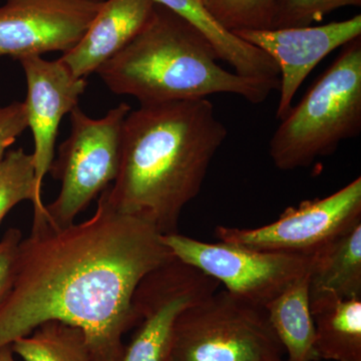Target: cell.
<instances>
[{"instance_id": "9c48e42d", "label": "cell", "mask_w": 361, "mask_h": 361, "mask_svg": "<svg viewBox=\"0 0 361 361\" xmlns=\"http://www.w3.org/2000/svg\"><path fill=\"white\" fill-rule=\"evenodd\" d=\"M219 282L178 258L142 278L133 297L137 330L127 361H169L178 318L218 290Z\"/></svg>"}, {"instance_id": "d4e9b609", "label": "cell", "mask_w": 361, "mask_h": 361, "mask_svg": "<svg viewBox=\"0 0 361 361\" xmlns=\"http://www.w3.org/2000/svg\"><path fill=\"white\" fill-rule=\"evenodd\" d=\"M274 361H287V360H284L283 358H280V360H274Z\"/></svg>"}, {"instance_id": "ffe728a7", "label": "cell", "mask_w": 361, "mask_h": 361, "mask_svg": "<svg viewBox=\"0 0 361 361\" xmlns=\"http://www.w3.org/2000/svg\"><path fill=\"white\" fill-rule=\"evenodd\" d=\"M209 13L230 32L271 30L275 0H201Z\"/></svg>"}, {"instance_id": "4fadbf2b", "label": "cell", "mask_w": 361, "mask_h": 361, "mask_svg": "<svg viewBox=\"0 0 361 361\" xmlns=\"http://www.w3.org/2000/svg\"><path fill=\"white\" fill-rule=\"evenodd\" d=\"M155 6L154 0H104L82 39L59 59L73 75L87 78L144 30Z\"/></svg>"}, {"instance_id": "d6986e66", "label": "cell", "mask_w": 361, "mask_h": 361, "mask_svg": "<svg viewBox=\"0 0 361 361\" xmlns=\"http://www.w3.org/2000/svg\"><path fill=\"white\" fill-rule=\"evenodd\" d=\"M42 194L37 188L32 154H26L23 148L7 151L0 161V223L25 201L32 203L33 221L45 219Z\"/></svg>"}, {"instance_id": "cb8c5ba5", "label": "cell", "mask_w": 361, "mask_h": 361, "mask_svg": "<svg viewBox=\"0 0 361 361\" xmlns=\"http://www.w3.org/2000/svg\"><path fill=\"white\" fill-rule=\"evenodd\" d=\"M0 361H16L14 353L11 345L4 346L0 348Z\"/></svg>"}, {"instance_id": "5b68a950", "label": "cell", "mask_w": 361, "mask_h": 361, "mask_svg": "<svg viewBox=\"0 0 361 361\" xmlns=\"http://www.w3.org/2000/svg\"><path fill=\"white\" fill-rule=\"evenodd\" d=\"M283 353L263 308L217 290L178 318L169 361H274Z\"/></svg>"}, {"instance_id": "6da1fadb", "label": "cell", "mask_w": 361, "mask_h": 361, "mask_svg": "<svg viewBox=\"0 0 361 361\" xmlns=\"http://www.w3.org/2000/svg\"><path fill=\"white\" fill-rule=\"evenodd\" d=\"M106 190L78 224L33 221L0 302V348L56 320L84 330L92 360L122 361L123 336L137 324V285L175 256L153 223L116 210Z\"/></svg>"}, {"instance_id": "ba28073f", "label": "cell", "mask_w": 361, "mask_h": 361, "mask_svg": "<svg viewBox=\"0 0 361 361\" xmlns=\"http://www.w3.org/2000/svg\"><path fill=\"white\" fill-rule=\"evenodd\" d=\"M361 223V177L336 193L289 207L271 224L255 228L218 226L220 242L252 250L312 256Z\"/></svg>"}, {"instance_id": "8fae6325", "label": "cell", "mask_w": 361, "mask_h": 361, "mask_svg": "<svg viewBox=\"0 0 361 361\" xmlns=\"http://www.w3.org/2000/svg\"><path fill=\"white\" fill-rule=\"evenodd\" d=\"M233 33L276 63L280 73L276 116L282 121L293 106L297 90L315 66L332 51L361 37V16L323 25Z\"/></svg>"}, {"instance_id": "7c38bea8", "label": "cell", "mask_w": 361, "mask_h": 361, "mask_svg": "<svg viewBox=\"0 0 361 361\" xmlns=\"http://www.w3.org/2000/svg\"><path fill=\"white\" fill-rule=\"evenodd\" d=\"M25 73L27 94L25 104L27 128L32 133L33 163L37 188L44 193V180L54 160V147L63 116L77 108L87 82L77 78L61 61L42 56L18 59Z\"/></svg>"}, {"instance_id": "e0dca14e", "label": "cell", "mask_w": 361, "mask_h": 361, "mask_svg": "<svg viewBox=\"0 0 361 361\" xmlns=\"http://www.w3.org/2000/svg\"><path fill=\"white\" fill-rule=\"evenodd\" d=\"M318 360L361 361V299L310 300Z\"/></svg>"}, {"instance_id": "30bf717a", "label": "cell", "mask_w": 361, "mask_h": 361, "mask_svg": "<svg viewBox=\"0 0 361 361\" xmlns=\"http://www.w3.org/2000/svg\"><path fill=\"white\" fill-rule=\"evenodd\" d=\"M104 0H6L0 6V58L71 51Z\"/></svg>"}, {"instance_id": "ac0fdd59", "label": "cell", "mask_w": 361, "mask_h": 361, "mask_svg": "<svg viewBox=\"0 0 361 361\" xmlns=\"http://www.w3.org/2000/svg\"><path fill=\"white\" fill-rule=\"evenodd\" d=\"M23 361H94L84 330L61 322H47L11 344Z\"/></svg>"}, {"instance_id": "7402d4cb", "label": "cell", "mask_w": 361, "mask_h": 361, "mask_svg": "<svg viewBox=\"0 0 361 361\" xmlns=\"http://www.w3.org/2000/svg\"><path fill=\"white\" fill-rule=\"evenodd\" d=\"M27 129L25 104L23 102L0 106V161L9 147Z\"/></svg>"}, {"instance_id": "2e32d148", "label": "cell", "mask_w": 361, "mask_h": 361, "mask_svg": "<svg viewBox=\"0 0 361 361\" xmlns=\"http://www.w3.org/2000/svg\"><path fill=\"white\" fill-rule=\"evenodd\" d=\"M287 361H319L310 301V271L289 285L264 308Z\"/></svg>"}, {"instance_id": "3957f363", "label": "cell", "mask_w": 361, "mask_h": 361, "mask_svg": "<svg viewBox=\"0 0 361 361\" xmlns=\"http://www.w3.org/2000/svg\"><path fill=\"white\" fill-rule=\"evenodd\" d=\"M215 49L191 23L157 4L151 20L97 75L114 94L140 104L207 99L231 94L262 104L279 82L242 77L223 68Z\"/></svg>"}, {"instance_id": "44dd1931", "label": "cell", "mask_w": 361, "mask_h": 361, "mask_svg": "<svg viewBox=\"0 0 361 361\" xmlns=\"http://www.w3.org/2000/svg\"><path fill=\"white\" fill-rule=\"evenodd\" d=\"M348 6L360 7L361 0H275L271 30L310 26L332 11Z\"/></svg>"}, {"instance_id": "7a4b0ae2", "label": "cell", "mask_w": 361, "mask_h": 361, "mask_svg": "<svg viewBox=\"0 0 361 361\" xmlns=\"http://www.w3.org/2000/svg\"><path fill=\"white\" fill-rule=\"evenodd\" d=\"M228 132L208 99L140 104L123 128L118 177L106 188L120 212L178 233L185 207L200 193Z\"/></svg>"}, {"instance_id": "5bb4252c", "label": "cell", "mask_w": 361, "mask_h": 361, "mask_svg": "<svg viewBox=\"0 0 361 361\" xmlns=\"http://www.w3.org/2000/svg\"><path fill=\"white\" fill-rule=\"evenodd\" d=\"M195 26L212 44L220 61L232 66L242 77L279 82L276 63L234 33L228 32L209 13L201 0H154Z\"/></svg>"}, {"instance_id": "603a6c76", "label": "cell", "mask_w": 361, "mask_h": 361, "mask_svg": "<svg viewBox=\"0 0 361 361\" xmlns=\"http://www.w3.org/2000/svg\"><path fill=\"white\" fill-rule=\"evenodd\" d=\"M23 233L18 228H11L0 239V302L6 295L14 276L18 247Z\"/></svg>"}, {"instance_id": "9a60e30c", "label": "cell", "mask_w": 361, "mask_h": 361, "mask_svg": "<svg viewBox=\"0 0 361 361\" xmlns=\"http://www.w3.org/2000/svg\"><path fill=\"white\" fill-rule=\"evenodd\" d=\"M329 295L361 299V223L312 255L310 300Z\"/></svg>"}, {"instance_id": "52a82bcc", "label": "cell", "mask_w": 361, "mask_h": 361, "mask_svg": "<svg viewBox=\"0 0 361 361\" xmlns=\"http://www.w3.org/2000/svg\"><path fill=\"white\" fill-rule=\"evenodd\" d=\"M161 241L176 258L217 280L233 296L263 310L310 271L312 259L224 242L207 243L180 233L161 235Z\"/></svg>"}, {"instance_id": "8992f818", "label": "cell", "mask_w": 361, "mask_h": 361, "mask_svg": "<svg viewBox=\"0 0 361 361\" xmlns=\"http://www.w3.org/2000/svg\"><path fill=\"white\" fill-rule=\"evenodd\" d=\"M130 110L129 104L122 103L102 118H90L78 106L71 111L70 137L59 146L49 172L61 184L58 198L45 205L47 219L52 225L73 224L78 214L115 182L123 123Z\"/></svg>"}, {"instance_id": "277c9868", "label": "cell", "mask_w": 361, "mask_h": 361, "mask_svg": "<svg viewBox=\"0 0 361 361\" xmlns=\"http://www.w3.org/2000/svg\"><path fill=\"white\" fill-rule=\"evenodd\" d=\"M361 132V37L341 47L337 58L292 106L269 142L278 170L310 166L332 155Z\"/></svg>"}]
</instances>
